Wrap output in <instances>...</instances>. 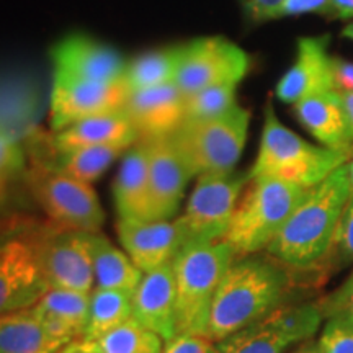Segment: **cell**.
<instances>
[{"instance_id":"obj_1","label":"cell","mask_w":353,"mask_h":353,"mask_svg":"<svg viewBox=\"0 0 353 353\" xmlns=\"http://www.w3.org/2000/svg\"><path fill=\"white\" fill-rule=\"evenodd\" d=\"M350 193V176L347 164H343L309 188L307 195L265 250L288 267L303 270L314 267L330 252Z\"/></svg>"},{"instance_id":"obj_2","label":"cell","mask_w":353,"mask_h":353,"mask_svg":"<svg viewBox=\"0 0 353 353\" xmlns=\"http://www.w3.org/2000/svg\"><path fill=\"white\" fill-rule=\"evenodd\" d=\"M290 276L280 263L249 255L234 259L211 304L206 337L219 342L283 304Z\"/></svg>"},{"instance_id":"obj_3","label":"cell","mask_w":353,"mask_h":353,"mask_svg":"<svg viewBox=\"0 0 353 353\" xmlns=\"http://www.w3.org/2000/svg\"><path fill=\"white\" fill-rule=\"evenodd\" d=\"M309 188L285 180L259 176L250 180L241 196L223 242L234 259L249 257L267 249L285 223L307 195Z\"/></svg>"},{"instance_id":"obj_4","label":"cell","mask_w":353,"mask_h":353,"mask_svg":"<svg viewBox=\"0 0 353 353\" xmlns=\"http://www.w3.org/2000/svg\"><path fill=\"white\" fill-rule=\"evenodd\" d=\"M352 156L353 152L309 144L281 125L275 110L268 103L265 108L260 149L252 169L249 170V176L250 180L270 176L312 188L335 169L347 164Z\"/></svg>"},{"instance_id":"obj_5","label":"cell","mask_w":353,"mask_h":353,"mask_svg":"<svg viewBox=\"0 0 353 353\" xmlns=\"http://www.w3.org/2000/svg\"><path fill=\"white\" fill-rule=\"evenodd\" d=\"M234 262L226 242H208L183 247L172 262L176 293L179 335H205L211 304L221 281Z\"/></svg>"},{"instance_id":"obj_6","label":"cell","mask_w":353,"mask_h":353,"mask_svg":"<svg viewBox=\"0 0 353 353\" xmlns=\"http://www.w3.org/2000/svg\"><path fill=\"white\" fill-rule=\"evenodd\" d=\"M39 226L25 218L0 224V314L32 307L50 290L38 257Z\"/></svg>"},{"instance_id":"obj_7","label":"cell","mask_w":353,"mask_h":353,"mask_svg":"<svg viewBox=\"0 0 353 353\" xmlns=\"http://www.w3.org/2000/svg\"><path fill=\"white\" fill-rule=\"evenodd\" d=\"M25 179L48 219L57 226L99 232L105 223L95 190L46 162L26 157Z\"/></svg>"},{"instance_id":"obj_8","label":"cell","mask_w":353,"mask_h":353,"mask_svg":"<svg viewBox=\"0 0 353 353\" xmlns=\"http://www.w3.org/2000/svg\"><path fill=\"white\" fill-rule=\"evenodd\" d=\"M249 121V110L236 105L221 117L183 123L172 136L195 176L231 172L244 151Z\"/></svg>"},{"instance_id":"obj_9","label":"cell","mask_w":353,"mask_h":353,"mask_svg":"<svg viewBox=\"0 0 353 353\" xmlns=\"http://www.w3.org/2000/svg\"><path fill=\"white\" fill-rule=\"evenodd\" d=\"M249 182V172H216L198 176L185 211L176 218L187 245L223 241L242 190Z\"/></svg>"},{"instance_id":"obj_10","label":"cell","mask_w":353,"mask_h":353,"mask_svg":"<svg viewBox=\"0 0 353 353\" xmlns=\"http://www.w3.org/2000/svg\"><path fill=\"white\" fill-rule=\"evenodd\" d=\"M321 304H281L262 319L216 342L218 353H286L321 327Z\"/></svg>"},{"instance_id":"obj_11","label":"cell","mask_w":353,"mask_h":353,"mask_svg":"<svg viewBox=\"0 0 353 353\" xmlns=\"http://www.w3.org/2000/svg\"><path fill=\"white\" fill-rule=\"evenodd\" d=\"M38 257L50 288L90 294L95 288L88 231L65 229L48 221L38 231Z\"/></svg>"},{"instance_id":"obj_12","label":"cell","mask_w":353,"mask_h":353,"mask_svg":"<svg viewBox=\"0 0 353 353\" xmlns=\"http://www.w3.org/2000/svg\"><path fill=\"white\" fill-rule=\"evenodd\" d=\"M250 69V57L242 48L226 38H198L183 44L175 85L192 95L203 88L239 83Z\"/></svg>"},{"instance_id":"obj_13","label":"cell","mask_w":353,"mask_h":353,"mask_svg":"<svg viewBox=\"0 0 353 353\" xmlns=\"http://www.w3.org/2000/svg\"><path fill=\"white\" fill-rule=\"evenodd\" d=\"M130 95L121 82H97L54 72L50 92L51 131L95 114L120 110Z\"/></svg>"},{"instance_id":"obj_14","label":"cell","mask_w":353,"mask_h":353,"mask_svg":"<svg viewBox=\"0 0 353 353\" xmlns=\"http://www.w3.org/2000/svg\"><path fill=\"white\" fill-rule=\"evenodd\" d=\"M118 239L144 273L172 265L187 245L182 228L174 219H118Z\"/></svg>"},{"instance_id":"obj_15","label":"cell","mask_w":353,"mask_h":353,"mask_svg":"<svg viewBox=\"0 0 353 353\" xmlns=\"http://www.w3.org/2000/svg\"><path fill=\"white\" fill-rule=\"evenodd\" d=\"M50 57L54 72L97 82H121L128 64L113 46L82 33L59 39Z\"/></svg>"},{"instance_id":"obj_16","label":"cell","mask_w":353,"mask_h":353,"mask_svg":"<svg viewBox=\"0 0 353 353\" xmlns=\"http://www.w3.org/2000/svg\"><path fill=\"white\" fill-rule=\"evenodd\" d=\"M148 141L151 182L149 219H174L179 213L187 185L195 175L185 162L174 136H162Z\"/></svg>"},{"instance_id":"obj_17","label":"cell","mask_w":353,"mask_h":353,"mask_svg":"<svg viewBox=\"0 0 353 353\" xmlns=\"http://www.w3.org/2000/svg\"><path fill=\"white\" fill-rule=\"evenodd\" d=\"M139 139L170 136L182 126L185 95L175 83L131 92L123 105Z\"/></svg>"},{"instance_id":"obj_18","label":"cell","mask_w":353,"mask_h":353,"mask_svg":"<svg viewBox=\"0 0 353 353\" xmlns=\"http://www.w3.org/2000/svg\"><path fill=\"white\" fill-rule=\"evenodd\" d=\"M132 319L156 332L164 342L179 335L176 329V293L172 265L144 273L132 293Z\"/></svg>"},{"instance_id":"obj_19","label":"cell","mask_w":353,"mask_h":353,"mask_svg":"<svg viewBox=\"0 0 353 353\" xmlns=\"http://www.w3.org/2000/svg\"><path fill=\"white\" fill-rule=\"evenodd\" d=\"M327 44L329 37L299 39L296 61L276 85L278 99L294 105L317 92L334 90Z\"/></svg>"},{"instance_id":"obj_20","label":"cell","mask_w":353,"mask_h":353,"mask_svg":"<svg viewBox=\"0 0 353 353\" xmlns=\"http://www.w3.org/2000/svg\"><path fill=\"white\" fill-rule=\"evenodd\" d=\"M301 125L324 148L353 152V130L337 92H317L294 103Z\"/></svg>"},{"instance_id":"obj_21","label":"cell","mask_w":353,"mask_h":353,"mask_svg":"<svg viewBox=\"0 0 353 353\" xmlns=\"http://www.w3.org/2000/svg\"><path fill=\"white\" fill-rule=\"evenodd\" d=\"M118 219H149L151 182H149V141L141 138L123 154L113 183Z\"/></svg>"},{"instance_id":"obj_22","label":"cell","mask_w":353,"mask_h":353,"mask_svg":"<svg viewBox=\"0 0 353 353\" xmlns=\"http://www.w3.org/2000/svg\"><path fill=\"white\" fill-rule=\"evenodd\" d=\"M136 141H139L138 131L134 130L123 108L83 118L64 130L50 134V144L56 151L90 148V145H132Z\"/></svg>"},{"instance_id":"obj_23","label":"cell","mask_w":353,"mask_h":353,"mask_svg":"<svg viewBox=\"0 0 353 353\" xmlns=\"http://www.w3.org/2000/svg\"><path fill=\"white\" fill-rule=\"evenodd\" d=\"M41 94L28 77H0V132L23 141L38 130Z\"/></svg>"},{"instance_id":"obj_24","label":"cell","mask_w":353,"mask_h":353,"mask_svg":"<svg viewBox=\"0 0 353 353\" xmlns=\"http://www.w3.org/2000/svg\"><path fill=\"white\" fill-rule=\"evenodd\" d=\"M88 293L50 288L32 307L48 332L65 345L70 341L83 337L88 319Z\"/></svg>"},{"instance_id":"obj_25","label":"cell","mask_w":353,"mask_h":353,"mask_svg":"<svg viewBox=\"0 0 353 353\" xmlns=\"http://www.w3.org/2000/svg\"><path fill=\"white\" fill-rule=\"evenodd\" d=\"M92 262H94L95 288L121 290L134 293L144 272L130 259L123 249L112 244L107 236L99 232H88Z\"/></svg>"},{"instance_id":"obj_26","label":"cell","mask_w":353,"mask_h":353,"mask_svg":"<svg viewBox=\"0 0 353 353\" xmlns=\"http://www.w3.org/2000/svg\"><path fill=\"white\" fill-rule=\"evenodd\" d=\"M63 347L33 307L0 314V353H57Z\"/></svg>"},{"instance_id":"obj_27","label":"cell","mask_w":353,"mask_h":353,"mask_svg":"<svg viewBox=\"0 0 353 353\" xmlns=\"http://www.w3.org/2000/svg\"><path fill=\"white\" fill-rule=\"evenodd\" d=\"M183 54V44L165 46L128 61L123 83L128 92H139L174 83Z\"/></svg>"},{"instance_id":"obj_28","label":"cell","mask_w":353,"mask_h":353,"mask_svg":"<svg viewBox=\"0 0 353 353\" xmlns=\"http://www.w3.org/2000/svg\"><path fill=\"white\" fill-rule=\"evenodd\" d=\"M132 319V293L121 290L94 288L88 303V319L83 339L99 341L105 334Z\"/></svg>"},{"instance_id":"obj_29","label":"cell","mask_w":353,"mask_h":353,"mask_svg":"<svg viewBox=\"0 0 353 353\" xmlns=\"http://www.w3.org/2000/svg\"><path fill=\"white\" fill-rule=\"evenodd\" d=\"M97 343L101 353H164L165 347L164 339L134 319L105 334Z\"/></svg>"},{"instance_id":"obj_30","label":"cell","mask_w":353,"mask_h":353,"mask_svg":"<svg viewBox=\"0 0 353 353\" xmlns=\"http://www.w3.org/2000/svg\"><path fill=\"white\" fill-rule=\"evenodd\" d=\"M237 83H223L198 90L185 97V118L183 123L203 121L221 117L236 107ZM182 123V125H183Z\"/></svg>"},{"instance_id":"obj_31","label":"cell","mask_w":353,"mask_h":353,"mask_svg":"<svg viewBox=\"0 0 353 353\" xmlns=\"http://www.w3.org/2000/svg\"><path fill=\"white\" fill-rule=\"evenodd\" d=\"M26 154L19 141L0 132V205L7 200L12 183L25 175Z\"/></svg>"},{"instance_id":"obj_32","label":"cell","mask_w":353,"mask_h":353,"mask_svg":"<svg viewBox=\"0 0 353 353\" xmlns=\"http://www.w3.org/2000/svg\"><path fill=\"white\" fill-rule=\"evenodd\" d=\"M317 345L321 353H353V325L341 316L327 317Z\"/></svg>"},{"instance_id":"obj_33","label":"cell","mask_w":353,"mask_h":353,"mask_svg":"<svg viewBox=\"0 0 353 353\" xmlns=\"http://www.w3.org/2000/svg\"><path fill=\"white\" fill-rule=\"evenodd\" d=\"M321 309L324 317L341 316L353 325V273L343 281L341 288L321 303Z\"/></svg>"},{"instance_id":"obj_34","label":"cell","mask_w":353,"mask_h":353,"mask_svg":"<svg viewBox=\"0 0 353 353\" xmlns=\"http://www.w3.org/2000/svg\"><path fill=\"white\" fill-rule=\"evenodd\" d=\"M330 249L337 250V254L343 260H353V192L343 208L341 223H339Z\"/></svg>"},{"instance_id":"obj_35","label":"cell","mask_w":353,"mask_h":353,"mask_svg":"<svg viewBox=\"0 0 353 353\" xmlns=\"http://www.w3.org/2000/svg\"><path fill=\"white\" fill-rule=\"evenodd\" d=\"M164 353H218L216 342L205 335L182 334L176 335L174 341L165 342Z\"/></svg>"},{"instance_id":"obj_36","label":"cell","mask_w":353,"mask_h":353,"mask_svg":"<svg viewBox=\"0 0 353 353\" xmlns=\"http://www.w3.org/2000/svg\"><path fill=\"white\" fill-rule=\"evenodd\" d=\"M241 3L250 20L267 21L280 19L283 0H241Z\"/></svg>"},{"instance_id":"obj_37","label":"cell","mask_w":353,"mask_h":353,"mask_svg":"<svg viewBox=\"0 0 353 353\" xmlns=\"http://www.w3.org/2000/svg\"><path fill=\"white\" fill-rule=\"evenodd\" d=\"M330 72H332L334 92L337 94L353 92V63L342 57H330Z\"/></svg>"},{"instance_id":"obj_38","label":"cell","mask_w":353,"mask_h":353,"mask_svg":"<svg viewBox=\"0 0 353 353\" xmlns=\"http://www.w3.org/2000/svg\"><path fill=\"white\" fill-rule=\"evenodd\" d=\"M303 13L330 15V0H283L280 17L303 15Z\"/></svg>"},{"instance_id":"obj_39","label":"cell","mask_w":353,"mask_h":353,"mask_svg":"<svg viewBox=\"0 0 353 353\" xmlns=\"http://www.w3.org/2000/svg\"><path fill=\"white\" fill-rule=\"evenodd\" d=\"M57 353H101L97 341H87V339H76L61 348Z\"/></svg>"},{"instance_id":"obj_40","label":"cell","mask_w":353,"mask_h":353,"mask_svg":"<svg viewBox=\"0 0 353 353\" xmlns=\"http://www.w3.org/2000/svg\"><path fill=\"white\" fill-rule=\"evenodd\" d=\"M330 17H335V19H352L353 0H330Z\"/></svg>"},{"instance_id":"obj_41","label":"cell","mask_w":353,"mask_h":353,"mask_svg":"<svg viewBox=\"0 0 353 353\" xmlns=\"http://www.w3.org/2000/svg\"><path fill=\"white\" fill-rule=\"evenodd\" d=\"M341 97V101L343 105V110H345L348 121H350V126L353 130V92H348V94H339Z\"/></svg>"},{"instance_id":"obj_42","label":"cell","mask_w":353,"mask_h":353,"mask_svg":"<svg viewBox=\"0 0 353 353\" xmlns=\"http://www.w3.org/2000/svg\"><path fill=\"white\" fill-rule=\"evenodd\" d=\"M294 353H321V348L317 343H306V345H303Z\"/></svg>"},{"instance_id":"obj_43","label":"cell","mask_w":353,"mask_h":353,"mask_svg":"<svg viewBox=\"0 0 353 353\" xmlns=\"http://www.w3.org/2000/svg\"><path fill=\"white\" fill-rule=\"evenodd\" d=\"M347 169H348V176H350V185H352V192H353V156L350 161L347 162Z\"/></svg>"},{"instance_id":"obj_44","label":"cell","mask_w":353,"mask_h":353,"mask_svg":"<svg viewBox=\"0 0 353 353\" xmlns=\"http://www.w3.org/2000/svg\"><path fill=\"white\" fill-rule=\"evenodd\" d=\"M342 34H343V37L353 39V23L352 25H347L345 28L342 30Z\"/></svg>"}]
</instances>
